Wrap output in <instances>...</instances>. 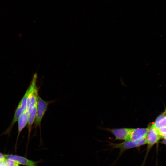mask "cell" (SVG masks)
Instances as JSON below:
<instances>
[{"label": "cell", "mask_w": 166, "mask_h": 166, "mask_svg": "<svg viewBox=\"0 0 166 166\" xmlns=\"http://www.w3.org/2000/svg\"><path fill=\"white\" fill-rule=\"evenodd\" d=\"M164 113H165V114H166V111H165V112H164Z\"/></svg>", "instance_id": "18"}, {"label": "cell", "mask_w": 166, "mask_h": 166, "mask_svg": "<svg viewBox=\"0 0 166 166\" xmlns=\"http://www.w3.org/2000/svg\"><path fill=\"white\" fill-rule=\"evenodd\" d=\"M27 89L24 95L20 100L15 110L12 121L4 134H9L11 132L14 124L18 121L20 116L26 109L27 100Z\"/></svg>", "instance_id": "4"}, {"label": "cell", "mask_w": 166, "mask_h": 166, "mask_svg": "<svg viewBox=\"0 0 166 166\" xmlns=\"http://www.w3.org/2000/svg\"><path fill=\"white\" fill-rule=\"evenodd\" d=\"M29 114L25 110L19 117L18 121V133L16 143L22 131L28 123Z\"/></svg>", "instance_id": "9"}, {"label": "cell", "mask_w": 166, "mask_h": 166, "mask_svg": "<svg viewBox=\"0 0 166 166\" xmlns=\"http://www.w3.org/2000/svg\"><path fill=\"white\" fill-rule=\"evenodd\" d=\"M6 159L4 155L0 153V161H4Z\"/></svg>", "instance_id": "14"}, {"label": "cell", "mask_w": 166, "mask_h": 166, "mask_svg": "<svg viewBox=\"0 0 166 166\" xmlns=\"http://www.w3.org/2000/svg\"><path fill=\"white\" fill-rule=\"evenodd\" d=\"M37 75L35 73L34 75L30 85L27 89V105L26 110L29 114L37 103L39 95L37 85Z\"/></svg>", "instance_id": "1"}, {"label": "cell", "mask_w": 166, "mask_h": 166, "mask_svg": "<svg viewBox=\"0 0 166 166\" xmlns=\"http://www.w3.org/2000/svg\"><path fill=\"white\" fill-rule=\"evenodd\" d=\"M148 128L146 136L147 148L145 158L151 148L161 138L158 129L155 127L152 124L148 127Z\"/></svg>", "instance_id": "5"}, {"label": "cell", "mask_w": 166, "mask_h": 166, "mask_svg": "<svg viewBox=\"0 0 166 166\" xmlns=\"http://www.w3.org/2000/svg\"><path fill=\"white\" fill-rule=\"evenodd\" d=\"M4 155L6 159L14 160L19 164L26 166H38V163L43 162L42 160L34 161L18 155L12 154H6Z\"/></svg>", "instance_id": "7"}, {"label": "cell", "mask_w": 166, "mask_h": 166, "mask_svg": "<svg viewBox=\"0 0 166 166\" xmlns=\"http://www.w3.org/2000/svg\"><path fill=\"white\" fill-rule=\"evenodd\" d=\"M162 143L166 145V139H164L161 142Z\"/></svg>", "instance_id": "17"}, {"label": "cell", "mask_w": 166, "mask_h": 166, "mask_svg": "<svg viewBox=\"0 0 166 166\" xmlns=\"http://www.w3.org/2000/svg\"><path fill=\"white\" fill-rule=\"evenodd\" d=\"M153 126L157 129L166 126V115L164 113L158 116L154 123Z\"/></svg>", "instance_id": "11"}, {"label": "cell", "mask_w": 166, "mask_h": 166, "mask_svg": "<svg viewBox=\"0 0 166 166\" xmlns=\"http://www.w3.org/2000/svg\"><path fill=\"white\" fill-rule=\"evenodd\" d=\"M108 145L112 149L118 148L119 150V157L125 151L132 148H138L147 144L146 136L137 140H127L120 143H114L108 142Z\"/></svg>", "instance_id": "2"}, {"label": "cell", "mask_w": 166, "mask_h": 166, "mask_svg": "<svg viewBox=\"0 0 166 166\" xmlns=\"http://www.w3.org/2000/svg\"><path fill=\"white\" fill-rule=\"evenodd\" d=\"M132 128H107L105 130L113 134L115 137L114 140H128Z\"/></svg>", "instance_id": "6"}, {"label": "cell", "mask_w": 166, "mask_h": 166, "mask_svg": "<svg viewBox=\"0 0 166 166\" xmlns=\"http://www.w3.org/2000/svg\"><path fill=\"white\" fill-rule=\"evenodd\" d=\"M4 161L7 166H19L18 163L11 160L6 159Z\"/></svg>", "instance_id": "12"}, {"label": "cell", "mask_w": 166, "mask_h": 166, "mask_svg": "<svg viewBox=\"0 0 166 166\" xmlns=\"http://www.w3.org/2000/svg\"><path fill=\"white\" fill-rule=\"evenodd\" d=\"M158 130L160 135L166 133V126L160 128Z\"/></svg>", "instance_id": "13"}, {"label": "cell", "mask_w": 166, "mask_h": 166, "mask_svg": "<svg viewBox=\"0 0 166 166\" xmlns=\"http://www.w3.org/2000/svg\"><path fill=\"white\" fill-rule=\"evenodd\" d=\"M165 111H166V110H165Z\"/></svg>", "instance_id": "19"}, {"label": "cell", "mask_w": 166, "mask_h": 166, "mask_svg": "<svg viewBox=\"0 0 166 166\" xmlns=\"http://www.w3.org/2000/svg\"><path fill=\"white\" fill-rule=\"evenodd\" d=\"M160 138L164 139H166V133L160 135Z\"/></svg>", "instance_id": "16"}, {"label": "cell", "mask_w": 166, "mask_h": 166, "mask_svg": "<svg viewBox=\"0 0 166 166\" xmlns=\"http://www.w3.org/2000/svg\"><path fill=\"white\" fill-rule=\"evenodd\" d=\"M37 104L35 106L32 111L29 115L28 121L27 123V128L28 129V141H29L30 133L31 132L32 125L34 122L35 117L37 110Z\"/></svg>", "instance_id": "10"}, {"label": "cell", "mask_w": 166, "mask_h": 166, "mask_svg": "<svg viewBox=\"0 0 166 166\" xmlns=\"http://www.w3.org/2000/svg\"><path fill=\"white\" fill-rule=\"evenodd\" d=\"M148 129V127L145 128H132L128 140L136 141L146 137Z\"/></svg>", "instance_id": "8"}, {"label": "cell", "mask_w": 166, "mask_h": 166, "mask_svg": "<svg viewBox=\"0 0 166 166\" xmlns=\"http://www.w3.org/2000/svg\"><path fill=\"white\" fill-rule=\"evenodd\" d=\"M0 166H7L4 161H0Z\"/></svg>", "instance_id": "15"}, {"label": "cell", "mask_w": 166, "mask_h": 166, "mask_svg": "<svg viewBox=\"0 0 166 166\" xmlns=\"http://www.w3.org/2000/svg\"><path fill=\"white\" fill-rule=\"evenodd\" d=\"M52 102V101H45L43 100L38 95L34 124V127L35 129L39 127L41 130V124L42 120L47 110L49 105Z\"/></svg>", "instance_id": "3"}]
</instances>
